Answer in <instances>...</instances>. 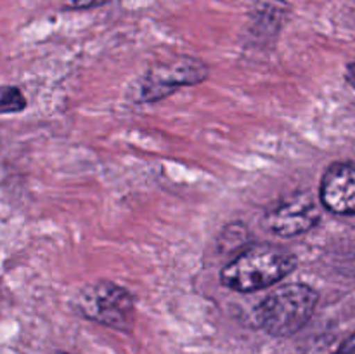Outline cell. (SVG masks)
Returning <instances> with one entry per match:
<instances>
[{"label": "cell", "mask_w": 355, "mask_h": 354, "mask_svg": "<svg viewBox=\"0 0 355 354\" xmlns=\"http://www.w3.org/2000/svg\"><path fill=\"white\" fill-rule=\"evenodd\" d=\"M61 354H66V353H61Z\"/></svg>", "instance_id": "8fae6325"}, {"label": "cell", "mask_w": 355, "mask_h": 354, "mask_svg": "<svg viewBox=\"0 0 355 354\" xmlns=\"http://www.w3.org/2000/svg\"><path fill=\"white\" fill-rule=\"evenodd\" d=\"M321 219V208L309 193H295L274 205L266 215V226L274 235L291 238L311 231Z\"/></svg>", "instance_id": "5b68a950"}, {"label": "cell", "mask_w": 355, "mask_h": 354, "mask_svg": "<svg viewBox=\"0 0 355 354\" xmlns=\"http://www.w3.org/2000/svg\"><path fill=\"white\" fill-rule=\"evenodd\" d=\"M59 2H61V6L68 10H87L106 6L111 0H59Z\"/></svg>", "instance_id": "9c48e42d"}, {"label": "cell", "mask_w": 355, "mask_h": 354, "mask_svg": "<svg viewBox=\"0 0 355 354\" xmlns=\"http://www.w3.org/2000/svg\"><path fill=\"white\" fill-rule=\"evenodd\" d=\"M321 203L338 215H355V163H333L321 180Z\"/></svg>", "instance_id": "8992f818"}, {"label": "cell", "mask_w": 355, "mask_h": 354, "mask_svg": "<svg viewBox=\"0 0 355 354\" xmlns=\"http://www.w3.org/2000/svg\"><path fill=\"white\" fill-rule=\"evenodd\" d=\"M26 108V97L17 87L0 85V113H17Z\"/></svg>", "instance_id": "ba28073f"}, {"label": "cell", "mask_w": 355, "mask_h": 354, "mask_svg": "<svg viewBox=\"0 0 355 354\" xmlns=\"http://www.w3.org/2000/svg\"><path fill=\"white\" fill-rule=\"evenodd\" d=\"M288 6L284 0H252L250 30L255 35H274L281 30Z\"/></svg>", "instance_id": "52a82bcc"}, {"label": "cell", "mask_w": 355, "mask_h": 354, "mask_svg": "<svg viewBox=\"0 0 355 354\" xmlns=\"http://www.w3.org/2000/svg\"><path fill=\"white\" fill-rule=\"evenodd\" d=\"M347 80H349L350 85L355 89V62L347 66Z\"/></svg>", "instance_id": "30bf717a"}, {"label": "cell", "mask_w": 355, "mask_h": 354, "mask_svg": "<svg viewBox=\"0 0 355 354\" xmlns=\"http://www.w3.org/2000/svg\"><path fill=\"white\" fill-rule=\"evenodd\" d=\"M318 298V292L309 285L290 283L276 288L257 309L260 326L270 335H293L312 318Z\"/></svg>", "instance_id": "7a4b0ae2"}, {"label": "cell", "mask_w": 355, "mask_h": 354, "mask_svg": "<svg viewBox=\"0 0 355 354\" xmlns=\"http://www.w3.org/2000/svg\"><path fill=\"white\" fill-rule=\"evenodd\" d=\"M78 309L87 319L104 326L130 332L135 323V301L127 288L113 281L87 285L78 297Z\"/></svg>", "instance_id": "3957f363"}, {"label": "cell", "mask_w": 355, "mask_h": 354, "mask_svg": "<svg viewBox=\"0 0 355 354\" xmlns=\"http://www.w3.org/2000/svg\"><path fill=\"white\" fill-rule=\"evenodd\" d=\"M297 267V257L277 245L250 246L222 269L220 280L236 292H257L279 283Z\"/></svg>", "instance_id": "6da1fadb"}, {"label": "cell", "mask_w": 355, "mask_h": 354, "mask_svg": "<svg viewBox=\"0 0 355 354\" xmlns=\"http://www.w3.org/2000/svg\"><path fill=\"white\" fill-rule=\"evenodd\" d=\"M208 78V66L189 56H179L170 61L153 65L141 76L137 85L139 103H156L172 96L175 90L187 85H198Z\"/></svg>", "instance_id": "277c9868"}]
</instances>
